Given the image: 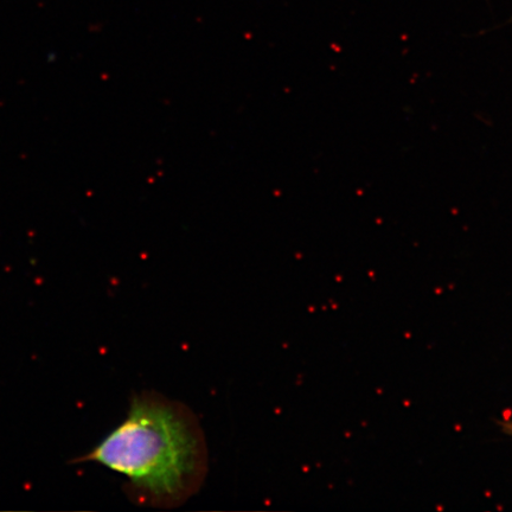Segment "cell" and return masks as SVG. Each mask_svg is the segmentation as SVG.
Here are the masks:
<instances>
[{
  "mask_svg": "<svg viewBox=\"0 0 512 512\" xmlns=\"http://www.w3.org/2000/svg\"><path fill=\"white\" fill-rule=\"evenodd\" d=\"M496 422L504 434L512 437V420H497Z\"/></svg>",
  "mask_w": 512,
  "mask_h": 512,
  "instance_id": "cell-2",
  "label": "cell"
},
{
  "mask_svg": "<svg viewBox=\"0 0 512 512\" xmlns=\"http://www.w3.org/2000/svg\"><path fill=\"white\" fill-rule=\"evenodd\" d=\"M95 463L128 479V495L174 508L200 490L208 470L206 440L194 413L155 393L134 396L126 419L74 463Z\"/></svg>",
  "mask_w": 512,
  "mask_h": 512,
  "instance_id": "cell-1",
  "label": "cell"
}]
</instances>
